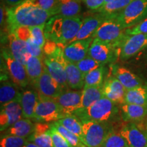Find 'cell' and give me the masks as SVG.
<instances>
[{"label":"cell","mask_w":147,"mask_h":147,"mask_svg":"<svg viewBox=\"0 0 147 147\" xmlns=\"http://www.w3.org/2000/svg\"><path fill=\"white\" fill-rule=\"evenodd\" d=\"M121 117L126 122H141L147 115V107L134 104H120Z\"/></svg>","instance_id":"obj_22"},{"label":"cell","mask_w":147,"mask_h":147,"mask_svg":"<svg viewBox=\"0 0 147 147\" xmlns=\"http://www.w3.org/2000/svg\"><path fill=\"white\" fill-rule=\"evenodd\" d=\"M51 123L56 128V129L68 141L72 147H87L83 142L80 140V138L75 135L74 134L68 131L67 129L64 127L63 125H61L57 121L56 122Z\"/></svg>","instance_id":"obj_35"},{"label":"cell","mask_w":147,"mask_h":147,"mask_svg":"<svg viewBox=\"0 0 147 147\" xmlns=\"http://www.w3.org/2000/svg\"><path fill=\"white\" fill-rule=\"evenodd\" d=\"M82 90H63L55 100L66 115H72L81 107Z\"/></svg>","instance_id":"obj_16"},{"label":"cell","mask_w":147,"mask_h":147,"mask_svg":"<svg viewBox=\"0 0 147 147\" xmlns=\"http://www.w3.org/2000/svg\"><path fill=\"white\" fill-rule=\"evenodd\" d=\"M127 35L147 34V18L134 26L125 29Z\"/></svg>","instance_id":"obj_41"},{"label":"cell","mask_w":147,"mask_h":147,"mask_svg":"<svg viewBox=\"0 0 147 147\" xmlns=\"http://www.w3.org/2000/svg\"><path fill=\"white\" fill-rule=\"evenodd\" d=\"M25 0H3V1L8 7H14L23 3Z\"/></svg>","instance_id":"obj_43"},{"label":"cell","mask_w":147,"mask_h":147,"mask_svg":"<svg viewBox=\"0 0 147 147\" xmlns=\"http://www.w3.org/2000/svg\"><path fill=\"white\" fill-rule=\"evenodd\" d=\"M51 134L55 147H72L68 141L59 132L56 128L51 123Z\"/></svg>","instance_id":"obj_39"},{"label":"cell","mask_w":147,"mask_h":147,"mask_svg":"<svg viewBox=\"0 0 147 147\" xmlns=\"http://www.w3.org/2000/svg\"><path fill=\"white\" fill-rule=\"evenodd\" d=\"M117 14H107V17L101 24L92 38L112 44L120 49L126 34L125 29L122 27L117 20Z\"/></svg>","instance_id":"obj_4"},{"label":"cell","mask_w":147,"mask_h":147,"mask_svg":"<svg viewBox=\"0 0 147 147\" xmlns=\"http://www.w3.org/2000/svg\"><path fill=\"white\" fill-rule=\"evenodd\" d=\"M88 8L91 10H97L104 4V0H82Z\"/></svg>","instance_id":"obj_42"},{"label":"cell","mask_w":147,"mask_h":147,"mask_svg":"<svg viewBox=\"0 0 147 147\" xmlns=\"http://www.w3.org/2000/svg\"><path fill=\"white\" fill-rule=\"evenodd\" d=\"M83 19L80 16H65L57 14L45 24L46 39L66 46L72 41L81 27Z\"/></svg>","instance_id":"obj_2"},{"label":"cell","mask_w":147,"mask_h":147,"mask_svg":"<svg viewBox=\"0 0 147 147\" xmlns=\"http://www.w3.org/2000/svg\"><path fill=\"white\" fill-rule=\"evenodd\" d=\"M67 115H68L64 113L55 99L39 94V100L35 108L32 119L36 122L51 123Z\"/></svg>","instance_id":"obj_5"},{"label":"cell","mask_w":147,"mask_h":147,"mask_svg":"<svg viewBox=\"0 0 147 147\" xmlns=\"http://www.w3.org/2000/svg\"><path fill=\"white\" fill-rule=\"evenodd\" d=\"M145 131L146 132V134H147V122H146V125H145Z\"/></svg>","instance_id":"obj_46"},{"label":"cell","mask_w":147,"mask_h":147,"mask_svg":"<svg viewBox=\"0 0 147 147\" xmlns=\"http://www.w3.org/2000/svg\"><path fill=\"white\" fill-rule=\"evenodd\" d=\"M106 68L104 65L93 69L84 76V85L83 88L89 87H98L104 84Z\"/></svg>","instance_id":"obj_33"},{"label":"cell","mask_w":147,"mask_h":147,"mask_svg":"<svg viewBox=\"0 0 147 147\" xmlns=\"http://www.w3.org/2000/svg\"><path fill=\"white\" fill-rule=\"evenodd\" d=\"M65 67L67 76V83L69 88L74 90L83 89L84 76L76 63H71L65 59Z\"/></svg>","instance_id":"obj_24"},{"label":"cell","mask_w":147,"mask_h":147,"mask_svg":"<svg viewBox=\"0 0 147 147\" xmlns=\"http://www.w3.org/2000/svg\"><path fill=\"white\" fill-rule=\"evenodd\" d=\"M28 142V140L25 138L3 134L1 136L0 147H23Z\"/></svg>","instance_id":"obj_36"},{"label":"cell","mask_w":147,"mask_h":147,"mask_svg":"<svg viewBox=\"0 0 147 147\" xmlns=\"http://www.w3.org/2000/svg\"><path fill=\"white\" fill-rule=\"evenodd\" d=\"M104 97L103 85L98 87H89L82 90L81 107L87 108Z\"/></svg>","instance_id":"obj_30"},{"label":"cell","mask_w":147,"mask_h":147,"mask_svg":"<svg viewBox=\"0 0 147 147\" xmlns=\"http://www.w3.org/2000/svg\"><path fill=\"white\" fill-rule=\"evenodd\" d=\"M1 57L3 59L8 75L12 81L18 87H26L29 83V79L25 66L12 56L9 49H3Z\"/></svg>","instance_id":"obj_10"},{"label":"cell","mask_w":147,"mask_h":147,"mask_svg":"<svg viewBox=\"0 0 147 147\" xmlns=\"http://www.w3.org/2000/svg\"><path fill=\"white\" fill-rule=\"evenodd\" d=\"M34 129L35 123L31 119L23 118L3 131V134H9L28 138L34 133Z\"/></svg>","instance_id":"obj_26"},{"label":"cell","mask_w":147,"mask_h":147,"mask_svg":"<svg viewBox=\"0 0 147 147\" xmlns=\"http://www.w3.org/2000/svg\"><path fill=\"white\" fill-rule=\"evenodd\" d=\"M23 147H40V146H38V145H36V144H34V142H28L26 144L24 145Z\"/></svg>","instance_id":"obj_44"},{"label":"cell","mask_w":147,"mask_h":147,"mask_svg":"<svg viewBox=\"0 0 147 147\" xmlns=\"http://www.w3.org/2000/svg\"><path fill=\"white\" fill-rule=\"evenodd\" d=\"M57 122L63 125L68 131L74 134L83 142V130L82 122L74 115H68Z\"/></svg>","instance_id":"obj_31"},{"label":"cell","mask_w":147,"mask_h":147,"mask_svg":"<svg viewBox=\"0 0 147 147\" xmlns=\"http://www.w3.org/2000/svg\"><path fill=\"white\" fill-rule=\"evenodd\" d=\"M106 17L107 14L95 13L94 15L84 18L81 27L71 42L92 38Z\"/></svg>","instance_id":"obj_17"},{"label":"cell","mask_w":147,"mask_h":147,"mask_svg":"<svg viewBox=\"0 0 147 147\" xmlns=\"http://www.w3.org/2000/svg\"><path fill=\"white\" fill-rule=\"evenodd\" d=\"M93 38H90L84 40L71 42L63 48L64 57L67 61L76 63L87 56L90 45Z\"/></svg>","instance_id":"obj_14"},{"label":"cell","mask_w":147,"mask_h":147,"mask_svg":"<svg viewBox=\"0 0 147 147\" xmlns=\"http://www.w3.org/2000/svg\"><path fill=\"white\" fill-rule=\"evenodd\" d=\"M45 25L29 27L35 43L42 48L44 47L47 41L45 34Z\"/></svg>","instance_id":"obj_38"},{"label":"cell","mask_w":147,"mask_h":147,"mask_svg":"<svg viewBox=\"0 0 147 147\" xmlns=\"http://www.w3.org/2000/svg\"><path fill=\"white\" fill-rule=\"evenodd\" d=\"M83 130V143L87 147H101L112 129L110 123L80 121Z\"/></svg>","instance_id":"obj_6"},{"label":"cell","mask_w":147,"mask_h":147,"mask_svg":"<svg viewBox=\"0 0 147 147\" xmlns=\"http://www.w3.org/2000/svg\"><path fill=\"white\" fill-rule=\"evenodd\" d=\"M120 49L113 45L93 38L88 55L103 65L113 63L120 57Z\"/></svg>","instance_id":"obj_9"},{"label":"cell","mask_w":147,"mask_h":147,"mask_svg":"<svg viewBox=\"0 0 147 147\" xmlns=\"http://www.w3.org/2000/svg\"><path fill=\"white\" fill-rule=\"evenodd\" d=\"M120 134L130 147H147V134L135 123L127 122L121 127Z\"/></svg>","instance_id":"obj_15"},{"label":"cell","mask_w":147,"mask_h":147,"mask_svg":"<svg viewBox=\"0 0 147 147\" xmlns=\"http://www.w3.org/2000/svg\"><path fill=\"white\" fill-rule=\"evenodd\" d=\"M76 65L82 73L84 76L91 71L93 70V69H96L97 67H100L102 65H105L91 57H89V55H87L83 59L77 62Z\"/></svg>","instance_id":"obj_37"},{"label":"cell","mask_w":147,"mask_h":147,"mask_svg":"<svg viewBox=\"0 0 147 147\" xmlns=\"http://www.w3.org/2000/svg\"><path fill=\"white\" fill-rule=\"evenodd\" d=\"M18 86L13 82H10L7 79L1 80L0 87V105L1 108L7 104L21 99L22 93L18 91Z\"/></svg>","instance_id":"obj_23"},{"label":"cell","mask_w":147,"mask_h":147,"mask_svg":"<svg viewBox=\"0 0 147 147\" xmlns=\"http://www.w3.org/2000/svg\"><path fill=\"white\" fill-rule=\"evenodd\" d=\"M27 75H28L29 82L35 86L38 79L43 73L45 64L43 62V59L38 57L31 55L29 57L26 64H25Z\"/></svg>","instance_id":"obj_28"},{"label":"cell","mask_w":147,"mask_h":147,"mask_svg":"<svg viewBox=\"0 0 147 147\" xmlns=\"http://www.w3.org/2000/svg\"><path fill=\"white\" fill-rule=\"evenodd\" d=\"M112 1V0H104V4H105V3H108V2H109V1ZM104 4H103V5H104Z\"/></svg>","instance_id":"obj_45"},{"label":"cell","mask_w":147,"mask_h":147,"mask_svg":"<svg viewBox=\"0 0 147 147\" xmlns=\"http://www.w3.org/2000/svg\"><path fill=\"white\" fill-rule=\"evenodd\" d=\"M126 91L127 89L115 76L109 77L103 84L104 97L116 104H123Z\"/></svg>","instance_id":"obj_18"},{"label":"cell","mask_w":147,"mask_h":147,"mask_svg":"<svg viewBox=\"0 0 147 147\" xmlns=\"http://www.w3.org/2000/svg\"><path fill=\"white\" fill-rule=\"evenodd\" d=\"M51 123L36 122L34 131L27 140L40 147H55L51 134Z\"/></svg>","instance_id":"obj_19"},{"label":"cell","mask_w":147,"mask_h":147,"mask_svg":"<svg viewBox=\"0 0 147 147\" xmlns=\"http://www.w3.org/2000/svg\"><path fill=\"white\" fill-rule=\"evenodd\" d=\"M24 118L21 100L11 102L1 108L0 131H4L16 121Z\"/></svg>","instance_id":"obj_12"},{"label":"cell","mask_w":147,"mask_h":147,"mask_svg":"<svg viewBox=\"0 0 147 147\" xmlns=\"http://www.w3.org/2000/svg\"><path fill=\"white\" fill-rule=\"evenodd\" d=\"M63 48L64 47H60L52 55L44 56L43 62L51 76L64 89H67L68 85L67 83Z\"/></svg>","instance_id":"obj_8"},{"label":"cell","mask_w":147,"mask_h":147,"mask_svg":"<svg viewBox=\"0 0 147 147\" xmlns=\"http://www.w3.org/2000/svg\"><path fill=\"white\" fill-rule=\"evenodd\" d=\"M101 147H130L120 132L112 128Z\"/></svg>","instance_id":"obj_34"},{"label":"cell","mask_w":147,"mask_h":147,"mask_svg":"<svg viewBox=\"0 0 147 147\" xmlns=\"http://www.w3.org/2000/svg\"><path fill=\"white\" fill-rule=\"evenodd\" d=\"M39 100L38 91L32 89L25 90L22 92L21 103L24 118L32 119L34 110Z\"/></svg>","instance_id":"obj_25"},{"label":"cell","mask_w":147,"mask_h":147,"mask_svg":"<svg viewBox=\"0 0 147 147\" xmlns=\"http://www.w3.org/2000/svg\"><path fill=\"white\" fill-rule=\"evenodd\" d=\"M9 41V51L18 61L25 65L27 59L31 56L25 42L19 39L14 33H9L8 35Z\"/></svg>","instance_id":"obj_21"},{"label":"cell","mask_w":147,"mask_h":147,"mask_svg":"<svg viewBox=\"0 0 147 147\" xmlns=\"http://www.w3.org/2000/svg\"><path fill=\"white\" fill-rule=\"evenodd\" d=\"M113 73L114 76L118 79L127 90L134 89L144 84L139 76L122 66L113 65Z\"/></svg>","instance_id":"obj_20"},{"label":"cell","mask_w":147,"mask_h":147,"mask_svg":"<svg viewBox=\"0 0 147 147\" xmlns=\"http://www.w3.org/2000/svg\"><path fill=\"white\" fill-rule=\"evenodd\" d=\"M118 104L103 97L93 105L87 108H80L72 115L80 121H91L96 122L110 123L119 113Z\"/></svg>","instance_id":"obj_3"},{"label":"cell","mask_w":147,"mask_h":147,"mask_svg":"<svg viewBox=\"0 0 147 147\" xmlns=\"http://www.w3.org/2000/svg\"><path fill=\"white\" fill-rule=\"evenodd\" d=\"M7 28L13 33L18 27H34L45 25L53 14L34 4L29 0L14 7H5Z\"/></svg>","instance_id":"obj_1"},{"label":"cell","mask_w":147,"mask_h":147,"mask_svg":"<svg viewBox=\"0 0 147 147\" xmlns=\"http://www.w3.org/2000/svg\"><path fill=\"white\" fill-rule=\"evenodd\" d=\"M34 87L40 95L54 99L57 98L63 90L66 89L51 76L45 66L43 73Z\"/></svg>","instance_id":"obj_13"},{"label":"cell","mask_w":147,"mask_h":147,"mask_svg":"<svg viewBox=\"0 0 147 147\" xmlns=\"http://www.w3.org/2000/svg\"><path fill=\"white\" fill-rule=\"evenodd\" d=\"M147 18V0H133L117 14V18L124 29L139 23Z\"/></svg>","instance_id":"obj_7"},{"label":"cell","mask_w":147,"mask_h":147,"mask_svg":"<svg viewBox=\"0 0 147 147\" xmlns=\"http://www.w3.org/2000/svg\"><path fill=\"white\" fill-rule=\"evenodd\" d=\"M147 49V48H146ZM146 62H147V51H146Z\"/></svg>","instance_id":"obj_47"},{"label":"cell","mask_w":147,"mask_h":147,"mask_svg":"<svg viewBox=\"0 0 147 147\" xmlns=\"http://www.w3.org/2000/svg\"><path fill=\"white\" fill-rule=\"evenodd\" d=\"M133 0H112L109 2L102 5L100 8L95 10V13H102L105 14H117L121 12Z\"/></svg>","instance_id":"obj_32"},{"label":"cell","mask_w":147,"mask_h":147,"mask_svg":"<svg viewBox=\"0 0 147 147\" xmlns=\"http://www.w3.org/2000/svg\"><path fill=\"white\" fill-rule=\"evenodd\" d=\"M147 48V34L127 35L120 46V57L127 60Z\"/></svg>","instance_id":"obj_11"},{"label":"cell","mask_w":147,"mask_h":147,"mask_svg":"<svg viewBox=\"0 0 147 147\" xmlns=\"http://www.w3.org/2000/svg\"><path fill=\"white\" fill-rule=\"evenodd\" d=\"M81 0H59L53 16L59 14L65 16H78L81 12Z\"/></svg>","instance_id":"obj_27"},{"label":"cell","mask_w":147,"mask_h":147,"mask_svg":"<svg viewBox=\"0 0 147 147\" xmlns=\"http://www.w3.org/2000/svg\"><path fill=\"white\" fill-rule=\"evenodd\" d=\"M124 103L147 107V85L143 84L134 89L127 90Z\"/></svg>","instance_id":"obj_29"},{"label":"cell","mask_w":147,"mask_h":147,"mask_svg":"<svg viewBox=\"0 0 147 147\" xmlns=\"http://www.w3.org/2000/svg\"><path fill=\"white\" fill-rule=\"evenodd\" d=\"M39 8L49 11L53 15V11L56 8L59 0H29Z\"/></svg>","instance_id":"obj_40"}]
</instances>
